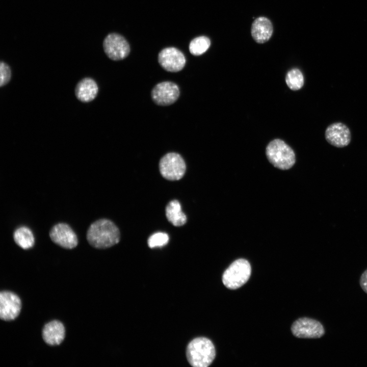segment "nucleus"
<instances>
[{
    "mask_svg": "<svg viewBox=\"0 0 367 367\" xmlns=\"http://www.w3.org/2000/svg\"><path fill=\"white\" fill-rule=\"evenodd\" d=\"M65 336L63 324L58 321H53L46 324L42 331L44 341L48 345H59L63 342Z\"/></svg>",
    "mask_w": 367,
    "mask_h": 367,
    "instance_id": "13",
    "label": "nucleus"
},
{
    "mask_svg": "<svg viewBox=\"0 0 367 367\" xmlns=\"http://www.w3.org/2000/svg\"><path fill=\"white\" fill-rule=\"evenodd\" d=\"M359 284L362 290L367 294V269L361 275Z\"/></svg>",
    "mask_w": 367,
    "mask_h": 367,
    "instance_id": "22",
    "label": "nucleus"
},
{
    "mask_svg": "<svg viewBox=\"0 0 367 367\" xmlns=\"http://www.w3.org/2000/svg\"><path fill=\"white\" fill-rule=\"evenodd\" d=\"M273 25L266 17H259L252 23L251 35L254 40L259 43L267 42L273 33Z\"/></svg>",
    "mask_w": 367,
    "mask_h": 367,
    "instance_id": "15",
    "label": "nucleus"
},
{
    "mask_svg": "<svg viewBox=\"0 0 367 367\" xmlns=\"http://www.w3.org/2000/svg\"><path fill=\"white\" fill-rule=\"evenodd\" d=\"M211 41L205 36H200L193 39L189 44V50L194 56H199L204 53L209 48Z\"/></svg>",
    "mask_w": 367,
    "mask_h": 367,
    "instance_id": "18",
    "label": "nucleus"
},
{
    "mask_svg": "<svg viewBox=\"0 0 367 367\" xmlns=\"http://www.w3.org/2000/svg\"><path fill=\"white\" fill-rule=\"evenodd\" d=\"M151 97L158 105L166 106L175 102L179 95V90L175 83L163 82L156 85L151 91Z\"/></svg>",
    "mask_w": 367,
    "mask_h": 367,
    "instance_id": "9",
    "label": "nucleus"
},
{
    "mask_svg": "<svg viewBox=\"0 0 367 367\" xmlns=\"http://www.w3.org/2000/svg\"><path fill=\"white\" fill-rule=\"evenodd\" d=\"M11 78V70L9 66L2 61L0 64V86L7 85Z\"/></svg>",
    "mask_w": 367,
    "mask_h": 367,
    "instance_id": "21",
    "label": "nucleus"
},
{
    "mask_svg": "<svg viewBox=\"0 0 367 367\" xmlns=\"http://www.w3.org/2000/svg\"><path fill=\"white\" fill-rule=\"evenodd\" d=\"M266 153L269 161L274 167L281 170L289 169L296 161L293 150L280 139L271 141L266 147Z\"/></svg>",
    "mask_w": 367,
    "mask_h": 367,
    "instance_id": "3",
    "label": "nucleus"
},
{
    "mask_svg": "<svg viewBox=\"0 0 367 367\" xmlns=\"http://www.w3.org/2000/svg\"><path fill=\"white\" fill-rule=\"evenodd\" d=\"M103 47L107 56L114 61L125 58L129 54L130 47L125 38L119 34L111 33L103 40Z\"/></svg>",
    "mask_w": 367,
    "mask_h": 367,
    "instance_id": "7",
    "label": "nucleus"
},
{
    "mask_svg": "<svg viewBox=\"0 0 367 367\" xmlns=\"http://www.w3.org/2000/svg\"><path fill=\"white\" fill-rule=\"evenodd\" d=\"M49 234L51 241L63 248L73 249L78 244L76 233L67 223H59L55 224L50 229Z\"/></svg>",
    "mask_w": 367,
    "mask_h": 367,
    "instance_id": "8",
    "label": "nucleus"
},
{
    "mask_svg": "<svg viewBox=\"0 0 367 367\" xmlns=\"http://www.w3.org/2000/svg\"><path fill=\"white\" fill-rule=\"evenodd\" d=\"M293 334L298 338H319L325 333L323 324L317 320L307 317L300 318L292 324Z\"/></svg>",
    "mask_w": 367,
    "mask_h": 367,
    "instance_id": "6",
    "label": "nucleus"
},
{
    "mask_svg": "<svg viewBox=\"0 0 367 367\" xmlns=\"http://www.w3.org/2000/svg\"><path fill=\"white\" fill-rule=\"evenodd\" d=\"M21 302L15 294L3 291L0 293V318L5 321L15 320L19 314Z\"/></svg>",
    "mask_w": 367,
    "mask_h": 367,
    "instance_id": "10",
    "label": "nucleus"
},
{
    "mask_svg": "<svg viewBox=\"0 0 367 367\" xmlns=\"http://www.w3.org/2000/svg\"><path fill=\"white\" fill-rule=\"evenodd\" d=\"M15 243L23 249H29L35 244V238L32 230L27 226H20L15 229L13 233Z\"/></svg>",
    "mask_w": 367,
    "mask_h": 367,
    "instance_id": "17",
    "label": "nucleus"
},
{
    "mask_svg": "<svg viewBox=\"0 0 367 367\" xmlns=\"http://www.w3.org/2000/svg\"><path fill=\"white\" fill-rule=\"evenodd\" d=\"M158 60L165 70L173 72L181 70L186 64L184 54L175 47H167L162 50L159 54Z\"/></svg>",
    "mask_w": 367,
    "mask_h": 367,
    "instance_id": "11",
    "label": "nucleus"
},
{
    "mask_svg": "<svg viewBox=\"0 0 367 367\" xmlns=\"http://www.w3.org/2000/svg\"><path fill=\"white\" fill-rule=\"evenodd\" d=\"M166 216L174 226H180L187 222V217L181 210L180 203L176 200L171 201L166 206Z\"/></svg>",
    "mask_w": 367,
    "mask_h": 367,
    "instance_id": "16",
    "label": "nucleus"
},
{
    "mask_svg": "<svg viewBox=\"0 0 367 367\" xmlns=\"http://www.w3.org/2000/svg\"><path fill=\"white\" fill-rule=\"evenodd\" d=\"M186 356L189 363L194 367H207L213 361L216 356L215 346L207 338H194L188 344Z\"/></svg>",
    "mask_w": 367,
    "mask_h": 367,
    "instance_id": "2",
    "label": "nucleus"
},
{
    "mask_svg": "<svg viewBox=\"0 0 367 367\" xmlns=\"http://www.w3.org/2000/svg\"><path fill=\"white\" fill-rule=\"evenodd\" d=\"M98 92V85L91 77H85L79 81L74 91L76 98L83 102H88L94 100Z\"/></svg>",
    "mask_w": 367,
    "mask_h": 367,
    "instance_id": "14",
    "label": "nucleus"
},
{
    "mask_svg": "<svg viewBox=\"0 0 367 367\" xmlns=\"http://www.w3.org/2000/svg\"><path fill=\"white\" fill-rule=\"evenodd\" d=\"M89 244L97 249H106L117 244L120 234L117 226L111 220L100 219L91 224L86 234Z\"/></svg>",
    "mask_w": 367,
    "mask_h": 367,
    "instance_id": "1",
    "label": "nucleus"
},
{
    "mask_svg": "<svg viewBox=\"0 0 367 367\" xmlns=\"http://www.w3.org/2000/svg\"><path fill=\"white\" fill-rule=\"evenodd\" d=\"M288 87L292 90L300 89L304 85V77L301 71L297 68L289 71L285 77Z\"/></svg>",
    "mask_w": 367,
    "mask_h": 367,
    "instance_id": "19",
    "label": "nucleus"
},
{
    "mask_svg": "<svg viewBox=\"0 0 367 367\" xmlns=\"http://www.w3.org/2000/svg\"><path fill=\"white\" fill-rule=\"evenodd\" d=\"M325 136L329 144L336 147L347 146L351 138L349 128L341 122H336L329 125L325 130Z\"/></svg>",
    "mask_w": 367,
    "mask_h": 367,
    "instance_id": "12",
    "label": "nucleus"
},
{
    "mask_svg": "<svg viewBox=\"0 0 367 367\" xmlns=\"http://www.w3.org/2000/svg\"><path fill=\"white\" fill-rule=\"evenodd\" d=\"M159 169L161 175L165 178L170 180H177L184 176L186 165L180 154L170 152L160 160Z\"/></svg>",
    "mask_w": 367,
    "mask_h": 367,
    "instance_id": "5",
    "label": "nucleus"
},
{
    "mask_svg": "<svg viewBox=\"0 0 367 367\" xmlns=\"http://www.w3.org/2000/svg\"><path fill=\"white\" fill-rule=\"evenodd\" d=\"M251 268L249 261L243 258L235 260L226 269L222 275V282L227 288L238 289L249 280Z\"/></svg>",
    "mask_w": 367,
    "mask_h": 367,
    "instance_id": "4",
    "label": "nucleus"
},
{
    "mask_svg": "<svg viewBox=\"0 0 367 367\" xmlns=\"http://www.w3.org/2000/svg\"><path fill=\"white\" fill-rule=\"evenodd\" d=\"M169 236L166 233L158 232L153 233L148 239V245L151 248L161 247L166 245L169 241Z\"/></svg>",
    "mask_w": 367,
    "mask_h": 367,
    "instance_id": "20",
    "label": "nucleus"
}]
</instances>
